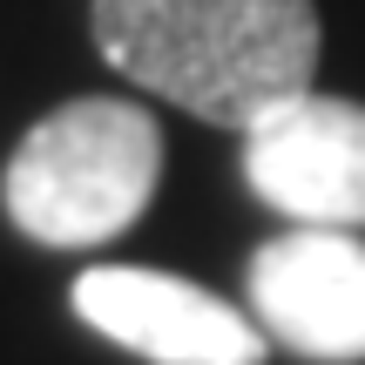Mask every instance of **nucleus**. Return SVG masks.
I'll list each match as a JSON object with an SVG mask.
<instances>
[{
  "mask_svg": "<svg viewBox=\"0 0 365 365\" xmlns=\"http://www.w3.org/2000/svg\"><path fill=\"white\" fill-rule=\"evenodd\" d=\"M163 182V129L149 108L115 95H81L21 135L0 196L34 244L95 250L149 210Z\"/></svg>",
  "mask_w": 365,
  "mask_h": 365,
  "instance_id": "f03ea898",
  "label": "nucleus"
},
{
  "mask_svg": "<svg viewBox=\"0 0 365 365\" xmlns=\"http://www.w3.org/2000/svg\"><path fill=\"white\" fill-rule=\"evenodd\" d=\"M244 176L304 230H365V108L339 95H291L244 135Z\"/></svg>",
  "mask_w": 365,
  "mask_h": 365,
  "instance_id": "7ed1b4c3",
  "label": "nucleus"
},
{
  "mask_svg": "<svg viewBox=\"0 0 365 365\" xmlns=\"http://www.w3.org/2000/svg\"><path fill=\"white\" fill-rule=\"evenodd\" d=\"M75 312L102 339L129 345L135 359L156 365H257L264 325L237 304L210 298L203 284H182L163 271H129V264H95L75 277Z\"/></svg>",
  "mask_w": 365,
  "mask_h": 365,
  "instance_id": "39448f33",
  "label": "nucleus"
},
{
  "mask_svg": "<svg viewBox=\"0 0 365 365\" xmlns=\"http://www.w3.org/2000/svg\"><path fill=\"white\" fill-rule=\"evenodd\" d=\"M250 318L264 339L318 365L365 359V244L359 230H284L250 257Z\"/></svg>",
  "mask_w": 365,
  "mask_h": 365,
  "instance_id": "20e7f679",
  "label": "nucleus"
},
{
  "mask_svg": "<svg viewBox=\"0 0 365 365\" xmlns=\"http://www.w3.org/2000/svg\"><path fill=\"white\" fill-rule=\"evenodd\" d=\"M95 41L135 88L244 135L318 75L312 0H95Z\"/></svg>",
  "mask_w": 365,
  "mask_h": 365,
  "instance_id": "f257e3e1",
  "label": "nucleus"
}]
</instances>
